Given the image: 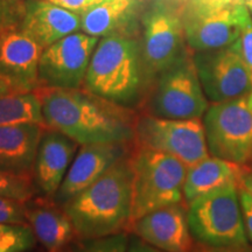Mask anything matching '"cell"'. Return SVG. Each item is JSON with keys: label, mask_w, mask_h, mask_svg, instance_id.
Wrapping results in <instances>:
<instances>
[{"label": "cell", "mask_w": 252, "mask_h": 252, "mask_svg": "<svg viewBox=\"0 0 252 252\" xmlns=\"http://www.w3.org/2000/svg\"><path fill=\"white\" fill-rule=\"evenodd\" d=\"M36 195L33 176L0 171V196L27 202Z\"/></svg>", "instance_id": "24"}, {"label": "cell", "mask_w": 252, "mask_h": 252, "mask_svg": "<svg viewBox=\"0 0 252 252\" xmlns=\"http://www.w3.org/2000/svg\"><path fill=\"white\" fill-rule=\"evenodd\" d=\"M0 223L28 224L26 219V202L11 197L0 196Z\"/></svg>", "instance_id": "28"}, {"label": "cell", "mask_w": 252, "mask_h": 252, "mask_svg": "<svg viewBox=\"0 0 252 252\" xmlns=\"http://www.w3.org/2000/svg\"><path fill=\"white\" fill-rule=\"evenodd\" d=\"M77 239L130 232L133 213L132 154L63 207Z\"/></svg>", "instance_id": "2"}, {"label": "cell", "mask_w": 252, "mask_h": 252, "mask_svg": "<svg viewBox=\"0 0 252 252\" xmlns=\"http://www.w3.org/2000/svg\"><path fill=\"white\" fill-rule=\"evenodd\" d=\"M82 15L46 0H25L20 28L43 49L56 41L80 32Z\"/></svg>", "instance_id": "17"}, {"label": "cell", "mask_w": 252, "mask_h": 252, "mask_svg": "<svg viewBox=\"0 0 252 252\" xmlns=\"http://www.w3.org/2000/svg\"><path fill=\"white\" fill-rule=\"evenodd\" d=\"M56 252H75V251H74V249H72L71 245H69V247L62 249V250H60V251H56Z\"/></svg>", "instance_id": "37"}, {"label": "cell", "mask_w": 252, "mask_h": 252, "mask_svg": "<svg viewBox=\"0 0 252 252\" xmlns=\"http://www.w3.org/2000/svg\"><path fill=\"white\" fill-rule=\"evenodd\" d=\"M25 15V0H0V35L20 27Z\"/></svg>", "instance_id": "27"}, {"label": "cell", "mask_w": 252, "mask_h": 252, "mask_svg": "<svg viewBox=\"0 0 252 252\" xmlns=\"http://www.w3.org/2000/svg\"><path fill=\"white\" fill-rule=\"evenodd\" d=\"M135 146L166 153L187 167L210 156L202 119H169L139 112Z\"/></svg>", "instance_id": "8"}, {"label": "cell", "mask_w": 252, "mask_h": 252, "mask_svg": "<svg viewBox=\"0 0 252 252\" xmlns=\"http://www.w3.org/2000/svg\"><path fill=\"white\" fill-rule=\"evenodd\" d=\"M249 171L250 168L238 163L214 156L207 157L188 167L184 186L185 202L188 204L195 198L228 186L241 188L242 180Z\"/></svg>", "instance_id": "20"}, {"label": "cell", "mask_w": 252, "mask_h": 252, "mask_svg": "<svg viewBox=\"0 0 252 252\" xmlns=\"http://www.w3.org/2000/svg\"><path fill=\"white\" fill-rule=\"evenodd\" d=\"M141 54L152 84L187 52L182 14L166 0H154L141 17Z\"/></svg>", "instance_id": "9"}, {"label": "cell", "mask_w": 252, "mask_h": 252, "mask_svg": "<svg viewBox=\"0 0 252 252\" xmlns=\"http://www.w3.org/2000/svg\"><path fill=\"white\" fill-rule=\"evenodd\" d=\"M193 60L210 103L225 102L252 93L251 80L237 41L224 48L193 52Z\"/></svg>", "instance_id": "11"}, {"label": "cell", "mask_w": 252, "mask_h": 252, "mask_svg": "<svg viewBox=\"0 0 252 252\" xmlns=\"http://www.w3.org/2000/svg\"><path fill=\"white\" fill-rule=\"evenodd\" d=\"M241 188L245 189L248 193H250L252 195V169H250V171L244 175L243 180H242Z\"/></svg>", "instance_id": "35"}, {"label": "cell", "mask_w": 252, "mask_h": 252, "mask_svg": "<svg viewBox=\"0 0 252 252\" xmlns=\"http://www.w3.org/2000/svg\"><path fill=\"white\" fill-rule=\"evenodd\" d=\"M150 87L139 37L135 34L100 37L82 88L140 112Z\"/></svg>", "instance_id": "3"}, {"label": "cell", "mask_w": 252, "mask_h": 252, "mask_svg": "<svg viewBox=\"0 0 252 252\" xmlns=\"http://www.w3.org/2000/svg\"><path fill=\"white\" fill-rule=\"evenodd\" d=\"M187 207L189 229L195 242L209 245L249 243L237 186L195 198Z\"/></svg>", "instance_id": "7"}, {"label": "cell", "mask_w": 252, "mask_h": 252, "mask_svg": "<svg viewBox=\"0 0 252 252\" xmlns=\"http://www.w3.org/2000/svg\"><path fill=\"white\" fill-rule=\"evenodd\" d=\"M134 141H112L80 145L67 175L53 200L60 207L82 193L110 168L133 153Z\"/></svg>", "instance_id": "12"}, {"label": "cell", "mask_w": 252, "mask_h": 252, "mask_svg": "<svg viewBox=\"0 0 252 252\" xmlns=\"http://www.w3.org/2000/svg\"><path fill=\"white\" fill-rule=\"evenodd\" d=\"M14 93H19V91L15 89L13 84H12L8 80H6V78L0 76V97Z\"/></svg>", "instance_id": "34"}, {"label": "cell", "mask_w": 252, "mask_h": 252, "mask_svg": "<svg viewBox=\"0 0 252 252\" xmlns=\"http://www.w3.org/2000/svg\"><path fill=\"white\" fill-rule=\"evenodd\" d=\"M43 48L20 27L0 35V76L19 93L39 89V62Z\"/></svg>", "instance_id": "15"}, {"label": "cell", "mask_w": 252, "mask_h": 252, "mask_svg": "<svg viewBox=\"0 0 252 252\" xmlns=\"http://www.w3.org/2000/svg\"><path fill=\"white\" fill-rule=\"evenodd\" d=\"M132 222L159 208L185 202L184 186L188 167L176 158L135 146Z\"/></svg>", "instance_id": "4"}, {"label": "cell", "mask_w": 252, "mask_h": 252, "mask_svg": "<svg viewBox=\"0 0 252 252\" xmlns=\"http://www.w3.org/2000/svg\"><path fill=\"white\" fill-rule=\"evenodd\" d=\"M140 0H104L82 13L81 31L91 36L135 34L133 19Z\"/></svg>", "instance_id": "21"}, {"label": "cell", "mask_w": 252, "mask_h": 252, "mask_svg": "<svg viewBox=\"0 0 252 252\" xmlns=\"http://www.w3.org/2000/svg\"><path fill=\"white\" fill-rule=\"evenodd\" d=\"M26 219L47 252L62 250L77 239L71 220L53 198L36 195L27 201Z\"/></svg>", "instance_id": "18"}, {"label": "cell", "mask_w": 252, "mask_h": 252, "mask_svg": "<svg viewBox=\"0 0 252 252\" xmlns=\"http://www.w3.org/2000/svg\"><path fill=\"white\" fill-rule=\"evenodd\" d=\"M191 252H252V247L247 244H226V245H209L195 242Z\"/></svg>", "instance_id": "30"}, {"label": "cell", "mask_w": 252, "mask_h": 252, "mask_svg": "<svg viewBox=\"0 0 252 252\" xmlns=\"http://www.w3.org/2000/svg\"><path fill=\"white\" fill-rule=\"evenodd\" d=\"M37 239L28 224L0 223V252H28Z\"/></svg>", "instance_id": "23"}, {"label": "cell", "mask_w": 252, "mask_h": 252, "mask_svg": "<svg viewBox=\"0 0 252 252\" xmlns=\"http://www.w3.org/2000/svg\"><path fill=\"white\" fill-rule=\"evenodd\" d=\"M126 252H165L159 249L147 244L143 239L137 237L133 234H130V241H128V247Z\"/></svg>", "instance_id": "33"}, {"label": "cell", "mask_w": 252, "mask_h": 252, "mask_svg": "<svg viewBox=\"0 0 252 252\" xmlns=\"http://www.w3.org/2000/svg\"><path fill=\"white\" fill-rule=\"evenodd\" d=\"M235 6L195 9L186 6L182 13L185 37L191 52H206L228 47L239 36Z\"/></svg>", "instance_id": "14"}, {"label": "cell", "mask_w": 252, "mask_h": 252, "mask_svg": "<svg viewBox=\"0 0 252 252\" xmlns=\"http://www.w3.org/2000/svg\"><path fill=\"white\" fill-rule=\"evenodd\" d=\"M45 125L26 123L0 127V171L33 176L34 162Z\"/></svg>", "instance_id": "19"}, {"label": "cell", "mask_w": 252, "mask_h": 252, "mask_svg": "<svg viewBox=\"0 0 252 252\" xmlns=\"http://www.w3.org/2000/svg\"><path fill=\"white\" fill-rule=\"evenodd\" d=\"M102 1H104V0H89V2H90L91 6H94V5H96V4H99V2H102Z\"/></svg>", "instance_id": "38"}, {"label": "cell", "mask_w": 252, "mask_h": 252, "mask_svg": "<svg viewBox=\"0 0 252 252\" xmlns=\"http://www.w3.org/2000/svg\"><path fill=\"white\" fill-rule=\"evenodd\" d=\"M235 9L239 26L237 45L245 65H247L252 84V17L243 2L236 4Z\"/></svg>", "instance_id": "26"}, {"label": "cell", "mask_w": 252, "mask_h": 252, "mask_svg": "<svg viewBox=\"0 0 252 252\" xmlns=\"http://www.w3.org/2000/svg\"><path fill=\"white\" fill-rule=\"evenodd\" d=\"M46 127L68 135L80 145L134 141L139 112L80 89L35 90Z\"/></svg>", "instance_id": "1"}, {"label": "cell", "mask_w": 252, "mask_h": 252, "mask_svg": "<svg viewBox=\"0 0 252 252\" xmlns=\"http://www.w3.org/2000/svg\"><path fill=\"white\" fill-rule=\"evenodd\" d=\"M243 4L245 5V7L248 8L249 13L252 17V0H243Z\"/></svg>", "instance_id": "36"}, {"label": "cell", "mask_w": 252, "mask_h": 252, "mask_svg": "<svg viewBox=\"0 0 252 252\" xmlns=\"http://www.w3.org/2000/svg\"><path fill=\"white\" fill-rule=\"evenodd\" d=\"M80 144L45 126L37 146L33 181L37 195L54 198L76 156Z\"/></svg>", "instance_id": "16"}, {"label": "cell", "mask_w": 252, "mask_h": 252, "mask_svg": "<svg viewBox=\"0 0 252 252\" xmlns=\"http://www.w3.org/2000/svg\"><path fill=\"white\" fill-rule=\"evenodd\" d=\"M239 2H243V0H188L186 6L195 9H213L234 6Z\"/></svg>", "instance_id": "31"}, {"label": "cell", "mask_w": 252, "mask_h": 252, "mask_svg": "<svg viewBox=\"0 0 252 252\" xmlns=\"http://www.w3.org/2000/svg\"><path fill=\"white\" fill-rule=\"evenodd\" d=\"M239 201H241L245 232L248 239L252 243V195L245 189L239 188Z\"/></svg>", "instance_id": "29"}, {"label": "cell", "mask_w": 252, "mask_h": 252, "mask_svg": "<svg viewBox=\"0 0 252 252\" xmlns=\"http://www.w3.org/2000/svg\"><path fill=\"white\" fill-rule=\"evenodd\" d=\"M202 122L210 156L252 169V93L212 103Z\"/></svg>", "instance_id": "6"}, {"label": "cell", "mask_w": 252, "mask_h": 252, "mask_svg": "<svg viewBox=\"0 0 252 252\" xmlns=\"http://www.w3.org/2000/svg\"><path fill=\"white\" fill-rule=\"evenodd\" d=\"M26 123L45 125L42 105L36 91L14 93L0 97V127Z\"/></svg>", "instance_id": "22"}, {"label": "cell", "mask_w": 252, "mask_h": 252, "mask_svg": "<svg viewBox=\"0 0 252 252\" xmlns=\"http://www.w3.org/2000/svg\"><path fill=\"white\" fill-rule=\"evenodd\" d=\"M130 241V232L105 236L93 239H76L71 244L75 252H126Z\"/></svg>", "instance_id": "25"}, {"label": "cell", "mask_w": 252, "mask_h": 252, "mask_svg": "<svg viewBox=\"0 0 252 252\" xmlns=\"http://www.w3.org/2000/svg\"><path fill=\"white\" fill-rule=\"evenodd\" d=\"M99 37L76 32L43 49L39 62V88L80 89Z\"/></svg>", "instance_id": "10"}, {"label": "cell", "mask_w": 252, "mask_h": 252, "mask_svg": "<svg viewBox=\"0 0 252 252\" xmlns=\"http://www.w3.org/2000/svg\"><path fill=\"white\" fill-rule=\"evenodd\" d=\"M179 1H184V2H187L188 0H179Z\"/></svg>", "instance_id": "39"}, {"label": "cell", "mask_w": 252, "mask_h": 252, "mask_svg": "<svg viewBox=\"0 0 252 252\" xmlns=\"http://www.w3.org/2000/svg\"><path fill=\"white\" fill-rule=\"evenodd\" d=\"M46 1H49L56 6L69 9V11L78 14L84 13L88 8L91 7L89 0H46Z\"/></svg>", "instance_id": "32"}, {"label": "cell", "mask_w": 252, "mask_h": 252, "mask_svg": "<svg viewBox=\"0 0 252 252\" xmlns=\"http://www.w3.org/2000/svg\"><path fill=\"white\" fill-rule=\"evenodd\" d=\"M130 234L165 252H191L195 244L186 202L147 213L132 222Z\"/></svg>", "instance_id": "13"}, {"label": "cell", "mask_w": 252, "mask_h": 252, "mask_svg": "<svg viewBox=\"0 0 252 252\" xmlns=\"http://www.w3.org/2000/svg\"><path fill=\"white\" fill-rule=\"evenodd\" d=\"M209 108L193 60L187 52L151 84L140 112L169 119H202Z\"/></svg>", "instance_id": "5"}]
</instances>
